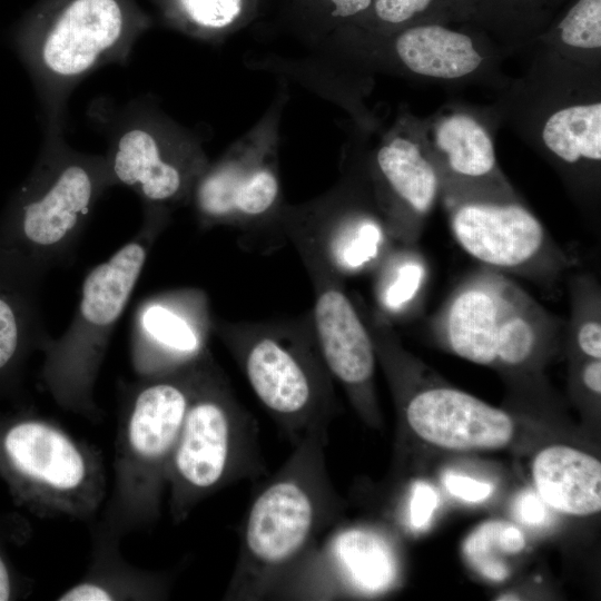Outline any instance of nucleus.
<instances>
[{
    "label": "nucleus",
    "instance_id": "1",
    "mask_svg": "<svg viewBox=\"0 0 601 601\" xmlns=\"http://www.w3.org/2000/svg\"><path fill=\"white\" fill-rule=\"evenodd\" d=\"M328 426H316L253 497L239 530L226 598H276L337 523L343 501L326 463Z\"/></svg>",
    "mask_w": 601,
    "mask_h": 601
},
{
    "label": "nucleus",
    "instance_id": "2",
    "mask_svg": "<svg viewBox=\"0 0 601 601\" xmlns=\"http://www.w3.org/2000/svg\"><path fill=\"white\" fill-rule=\"evenodd\" d=\"M493 106L506 125L558 173L584 209H597L601 185V66L541 48Z\"/></svg>",
    "mask_w": 601,
    "mask_h": 601
},
{
    "label": "nucleus",
    "instance_id": "3",
    "mask_svg": "<svg viewBox=\"0 0 601 601\" xmlns=\"http://www.w3.org/2000/svg\"><path fill=\"white\" fill-rule=\"evenodd\" d=\"M137 0H37L8 31L45 127H63L69 99L93 71L127 65L151 27Z\"/></svg>",
    "mask_w": 601,
    "mask_h": 601
},
{
    "label": "nucleus",
    "instance_id": "4",
    "mask_svg": "<svg viewBox=\"0 0 601 601\" xmlns=\"http://www.w3.org/2000/svg\"><path fill=\"white\" fill-rule=\"evenodd\" d=\"M63 127H45L39 156L0 216V267L28 280L67 250L115 185L105 156L79 151Z\"/></svg>",
    "mask_w": 601,
    "mask_h": 601
},
{
    "label": "nucleus",
    "instance_id": "5",
    "mask_svg": "<svg viewBox=\"0 0 601 601\" xmlns=\"http://www.w3.org/2000/svg\"><path fill=\"white\" fill-rule=\"evenodd\" d=\"M430 328L461 358L520 370L535 367L553 352L564 324L502 272L484 267L454 288Z\"/></svg>",
    "mask_w": 601,
    "mask_h": 601
},
{
    "label": "nucleus",
    "instance_id": "6",
    "mask_svg": "<svg viewBox=\"0 0 601 601\" xmlns=\"http://www.w3.org/2000/svg\"><path fill=\"white\" fill-rule=\"evenodd\" d=\"M203 365L201 359L168 470L176 520L209 494L265 473L255 417L220 375Z\"/></svg>",
    "mask_w": 601,
    "mask_h": 601
},
{
    "label": "nucleus",
    "instance_id": "7",
    "mask_svg": "<svg viewBox=\"0 0 601 601\" xmlns=\"http://www.w3.org/2000/svg\"><path fill=\"white\" fill-rule=\"evenodd\" d=\"M223 336L254 394L295 445L316 426H328L335 398L315 337L259 324L227 325Z\"/></svg>",
    "mask_w": 601,
    "mask_h": 601
},
{
    "label": "nucleus",
    "instance_id": "8",
    "mask_svg": "<svg viewBox=\"0 0 601 601\" xmlns=\"http://www.w3.org/2000/svg\"><path fill=\"white\" fill-rule=\"evenodd\" d=\"M89 115L104 130L114 184L132 189L154 214L193 194L205 157L154 104L140 97L120 106L100 99Z\"/></svg>",
    "mask_w": 601,
    "mask_h": 601
},
{
    "label": "nucleus",
    "instance_id": "9",
    "mask_svg": "<svg viewBox=\"0 0 601 601\" xmlns=\"http://www.w3.org/2000/svg\"><path fill=\"white\" fill-rule=\"evenodd\" d=\"M0 474L32 509L79 516L100 501L101 473L91 455L42 420L16 418L0 426Z\"/></svg>",
    "mask_w": 601,
    "mask_h": 601
},
{
    "label": "nucleus",
    "instance_id": "10",
    "mask_svg": "<svg viewBox=\"0 0 601 601\" xmlns=\"http://www.w3.org/2000/svg\"><path fill=\"white\" fill-rule=\"evenodd\" d=\"M380 62L410 79L444 88L479 86L499 93L512 78L511 53L466 22L431 21L376 35L352 29Z\"/></svg>",
    "mask_w": 601,
    "mask_h": 601
},
{
    "label": "nucleus",
    "instance_id": "11",
    "mask_svg": "<svg viewBox=\"0 0 601 601\" xmlns=\"http://www.w3.org/2000/svg\"><path fill=\"white\" fill-rule=\"evenodd\" d=\"M443 205L456 243L485 267L551 286L574 264L521 197Z\"/></svg>",
    "mask_w": 601,
    "mask_h": 601
},
{
    "label": "nucleus",
    "instance_id": "12",
    "mask_svg": "<svg viewBox=\"0 0 601 601\" xmlns=\"http://www.w3.org/2000/svg\"><path fill=\"white\" fill-rule=\"evenodd\" d=\"M417 125L443 204L520 198L496 158L494 141L502 122L493 105L451 99L417 117Z\"/></svg>",
    "mask_w": 601,
    "mask_h": 601
},
{
    "label": "nucleus",
    "instance_id": "13",
    "mask_svg": "<svg viewBox=\"0 0 601 601\" xmlns=\"http://www.w3.org/2000/svg\"><path fill=\"white\" fill-rule=\"evenodd\" d=\"M315 289L314 336L321 356L344 387L351 403L367 423H378L374 391L376 351L372 335L341 276L321 259L300 254Z\"/></svg>",
    "mask_w": 601,
    "mask_h": 601
},
{
    "label": "nucleus",
    "instance_id": "14",
    "mask_svg": "<svg viewBox=\"0 0 601 601\" xmlns=\"http://www.w3.org/2000/svg\"><path fill=\"white\" fill-rule=\"evenodd\" d=\"M371 175L390 237L414 245L441 198L440 179L423 147L417 116L400 112L373 152Z\"/></svg>",
    "mask_w": 601,
    "mask_h": 601
},
{
    "label": "nucleus",
    "instance_id": "15",
    "mask_svg": "<svg viewBox=\"0 0 601 601\" xmlns=\"http://www.w3.org/2000/svg\"><path fill=\"white\" fill-rule=\"evenodd\" d=\"M336 525L288 581L280 598L329 599L345 592L378 595L392 589L398 575L392 542L367 526Z\"/></svg>",
    "mask_w": 601,
    "mask_h": 601
},
{
    "label": "nucleus",
    "instance_id": "16",
    "mask_svg": "<svg viewBox=\"0 0 601 601\" xmlns=\"http://www.w3.org/2000/svg\"><path fill=\"white\" fill-rule=\"evenodd\" d=\"M147 258V245L132 240L86 276L72 324L58 342L55 357L60 371L85 376L120 317Z\"/></svg>",
    "mask_w": 601,
    "mask_h": 601
},
{
    "label": "nucleus",
    "instance_id": "17",
    "mask_svg": "<svg viewBox=\"0 0 601 601\" xmlns=\"http://www.w3.org/2000/svg\"><path fill=\"white\" fill-rule=\"evenodd\" d=\"M199 362L157 376L131 404L122 441L125 461L130 472L140 473L141 484L154 497L167 481Z\"/></svg>",
    "mask_w": 601,
    "mask_h": 601
},
{
    "label": "nucleus",
    "instance_id": "18",
    "mask_svg": "<svg viewBox=\"0 0 601 601\" xmlns=\"http://www.w3.org/2000/svg\"><path fill=\"white\" fill-rule=\"evenodd\" d=\"M209 328L206 300L177 292L149 300L138 317L140 365L158 376L203 359Z\"/></svg>",
    "mask_w": 601,
    "mask_h": 601
},
{
    "label": "nucleus",
    "instance_id": "19",
    "mask_svg": "<svg viewBox=\"0 0 601 601\" xmlns=\"http://www.w3.org/2000/svg\"><path fill=\"white\" fill-rule=\"evenodd\" d=\"M193 194L204 223L246 221L264 216L274 207L279 183L268 164L231 158L206 167Z\"/></svg>",
    "mask_w": 601,
    "mask_h": 601
},
{
    "label": "nucleus",
    "instance_id": "20",
    "mask_svg": "<svg viewBox=\"0 0 601 601\" xmlns=\"http://www.w3.org/2000/svg\"><path fill=\"white\" fill-rule=\"evenodd\" d=\"M290 237L300 253L317 257L341 277L377 266L391 238L381 216L363 209L348 210L318 230L296 231Z\"/></svg>",
    "mask_w": 601,
    "mask_h": 601
},
{
    "label": "nucleus",
    "instance_id": "21",
    "mask_svg": "<svg viewBox=\"0 0 601 601\" xmlns=\"http://www.w3.org/2000/svg\"><path fill=\"white\" fill-rule=\"evenodd\" d=\"M531 471L536 493L554 510L575 516L601 510V463L595 456L554 444L536 453Z\"/></svg>",
    "mask_w": 601,
    "mask_h": 601
},
{
    "label": "nucleus",
    "instance_id": "22",
    "mask_svg": "<svg viewBox=\"0 0 601 601\" xmlns=\"http://www.w3.org/2000/svg\"><path fill=\"white\" fill-rule=\"evenodd\" d=\"M570 0H459L461 22L485 32L511 56L528 52Z\"/></svg>",
    "mask_w": 601,
    "mask_h": 601
},
{
    "label": "nucleus",
    "instance_id": "23",
    "mask_svg": "<svg viewBox=\"0 0 601 601\" xmlns=\"http://www.w3.org/2000/svg\"><path fill=\"white\" fill-rule=\"evenodd\" d=\"M531 48L601 66V0H570Z\"/></svg>",
    "mask_w": 601,
    "mask_h": 601
},
{
    "label": "nucleus",
    "instance_id": "24",
    "mask_svg": "<svg viewBox=\"0 0 601 601\" xmlns=\"http://www.w3.org/2000/svg\"><path fill=\"white\" fill-rule=\"evenodd\" d=\"M375 297L387 318H400L417 306L427 282V264L413 245L387 252L377 265Z\"/></svg>",
    "mask_w": 601,
    "mask_h": 601
},
{
    "label": "nucleus",
    "instance_id": "25",
    "mask_svg": "<svg viewBox=\"0 0 601 601\" xmlns=\"http://www.w3.org/2000/svg\"><path fill=\"white\" fill-rule=\"evenodd\" d=\"M525 546L521 530L514 524L491 520L479 525L464 541L463 554L482 577L501 582L509 577L502 555L516 554Z\"/></svg>",
    "mask_w": 601,
    "mask_h": 601
},
{
    "label": "nucleus",
    "instance_id": "26",
    "mask_svg": "<svg viewBox=\"0 0 601 601\" xmlns=\"http://www.w3.org/2000/svg\"><path fill=\"white\" fill-rule=\"evenodd\" d=\"M431 21L461 22L459 0H373L365 18L352 28L384 35Z\"/></svg>",
    "mask_w": 601,
    "mask_h": 601
},
{
    "label": "nucleus",
    "instance_id": "27",
    "mask_svg": "<svg viewBox=\"0 0 601 601\" xmlns=\"http://www.w3.org/2000/svg\"><path fill=\"white\" fill-rule=\"evenodd\" d=\"M27 280L0 267V377L12 370L30 331Z\"/></svg>",
    "mask_w": 601,
    "mask_h": 601
},
{
    "label": "nucleus",
    "instance_id": "28",
    "mask_svg": "<svg viewBox=\"0 0 601 601\" xmlns=\"http://www.w3.org/2000/svg\"><path fill=\"white\" fill-rule=\"evenodd\" d=\"M569 337L584 358L601 359V293L592 275H577L570 282Z\"/></svg>",
    "mask_w": 601,
    "mask_h": 601
},
{
    "label": "nucleus",
    "instance_id": "29",
    "mask_svg": "<svg viewBox=\"0 0 601 601\" xmlns=\"http://www.w3.org/2000/svg\"><path fill=\"white\" fill-rule=\"evenodd\" d=\"M166 21L191 35H216L238 18L243 0H152Z\"/></svg>",
    "mask_w": 601,
    "mask_h": 601
},
{
    "label": "nucleus",
    "instance_id": "30",
    "mask_svg": "<svg viewBox=\"0 0 601 601\" xmlns=\"http://www.w3.org/2000/svg\"><path fill=\"white\" fill-rule=\"evenodd\" d=\"M335 24L356 27L367 14L373 0H305ZM307 3V4H308Z\"/></svg>",
    "mask_w": 601,
    "mask_h": 601
},
{
    "label": "nucleus",
    "instance_id": "31",
    "mask_svg": "<svg viewBox=\"0 0 601 601\" xmlns=\"http://www.w3.org/2000/svg\"><path fill=\"white\" fill-rule=\"evenodd\" d=\"M439 494L436 490L425 481H416L411 489L408 502V522L413 530L425 529L437 508Z\"/></svg>",
    "mask_w": 601,
    "mask_h": 601
},
{
    "label": "nucleus",
    "instance_id": "32",
    "mask_svg": "<svg viewBox=\"0 0 601 601\" xmlns=\"http://www.w3.org/2000/svg\"><path fill=\"white\" fill-rule=\"evenodd\" d=\"M444 486L451 495L471 503L482 502L494 492L490 482L451 472L444 476Z\"/></svg>",
    "mask_w": 601,
    "mask_h": 601
},
{
    "label": "nucleus",
    "instance_id": "33",
    "mask_svg": "<svg viewBox=\"0 0 601 601\" xmlns=\"http://www.w3.org/2000/svg\"><path fill=\"white\" fill-rule=\"evenodd\" d=\"M515 515L524 524L540 526L546 521V504L536 492L525 491L515 501Z\"/></svg>",
    "mask_w": 601,
    "mask_h": 601
},
{
    "label": "nucleus",
    "instance_id": "34",
    "mask_svg": "<svg viewBox=\"0 0 601 601\" xmlns=\"http://www.w3.org/2000/svg\"><path fill=\"white\" fill-rule=\"evenodd\" d=\"M114 597L105 587L96 583H79L62 593L59 601H109Z\"/></svg>",
    "mask_w": 601,
    "mask_h": 601
},
{
    "label": "nucleus",
    "instance_id": "35",
    "mask_svg": "<svg viewBox=\"0 0 601 601\" xmlns=\"http://www.w3.org/2000/svg\"><path fill=\"white\" fill-rule=\"evenodd\" d=\"M580 383L583 388L594 396L601 394V359L585 358L580 373Z\"/></svg>",
    "mask_w": 601,
    "mask_h": 601
},
{
    "label": "nucleus",
    "instance_id": "36",
    "mask_svg": "<svg viewBox=\"0 0 601 601\" xmlns=\"http://www.w3.org/2000/svg\"><path fill=\"white\" fill-rule=\"evenodd\" d=\"M13 587L10 569L0 552V600L9 594Z\"/></svg>",
    "mask_w": 601,
    "mask_h": 601
}]
</instances>
